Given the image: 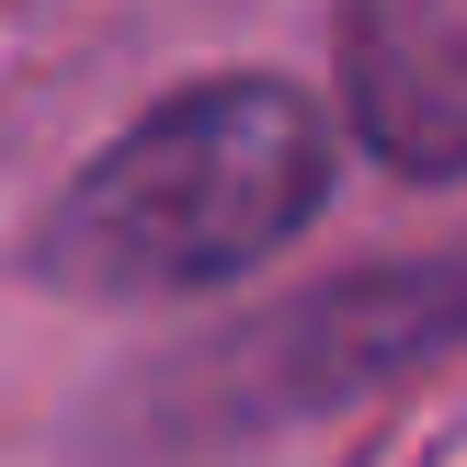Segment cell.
Here are the masks:
<instances>
[{"label":"cell","mask_w":467,"mask_h":467,"mask_svg":"<svg viewBox=\"0 0 467 467\" xmlns=\"http://www.w3.org/2000/svg\"><path fill=\"white\" fill-rule=\"evenodd\" d=\"M467 342V251H422V263H365L342 285L274 308L217 377L251 388V410H342L388 377H422Z\"/></svg>","instance_id":"7a4b0ae2"},{"label":"cell","mask_w":467,"mask_h":467,"mask_svg":"<svg viewBox=\"0 0 467 467\" xmlns=\"http://www.w3.org/2000/svg\"><path fill=\"white\" fill-rule=\"evenodd\" d=\"M331 205V126L285 68H217L160 91L57 182L35 274L91 308H171L263 274Z\"/></svg>","instance_id":"6da1fadb"},{"label":"cell","mask_w":467,"mask_h":467,"mask_svg":"<svg viewBox=\"0 0 467 467\" xmlns=\"http://www.w3.org/2000/svg\"><path fill=\"white\" fill-rule=\"evenodd\" d=\"M331 80L400 182H467V0H342Z\"/></svg>","instance_id":"3957f363"}]
</instances>
